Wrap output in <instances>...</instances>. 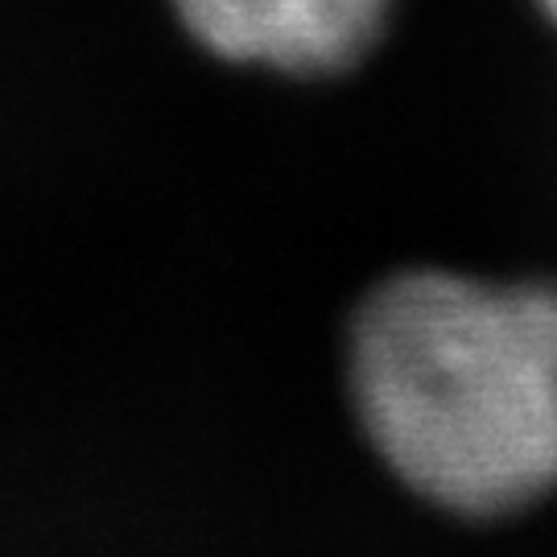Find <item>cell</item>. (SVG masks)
Listing matches in <instances>:
<instances>
[{
	"label": "cell",
	"mask_w": 557,
	"mask_h": 557,
	"mask_svg": "<svg viewBox=\"0 0 557 557\" xmlns=\"http://www.w3.org/2000/svg\"><path fill=\"white\" fill-rule=\"evenodd\" d=\"M351 393L418 496L504 517L557 487V285L400 273L359 306Z\"/></svg>",
	"instance_id": "1"
},
{
	"label": "cell",
	"mask_w": 557,
	"mask_h": 557,
	"mask_svg": "<svg viewBox=\"0 0 557 557\" xmlns=\"http://www.w3.org/2000/svg\"><path fill=\"white\" fill-rule=\"evenodd\" d=\"M195 38L232 62L322 75L356 62L388 0H170Z\"/></svg>",
	"instance_id": "2"
},
{
	"label": "cell",
	"mask_w": 557,
	"mask_h": 557,
	"mask_svg": "<svg viewBox=\"0 0 557 557\" xmlns=\"http://www.w3.org/2000/svg\"><path fill=\"white\" fill-rule=\"evenodd\" d=\"M541 4H545V13H549V17L557 21V0H541Z\"/></svg>",
	"instance_id": "3"
}]
</instances>
